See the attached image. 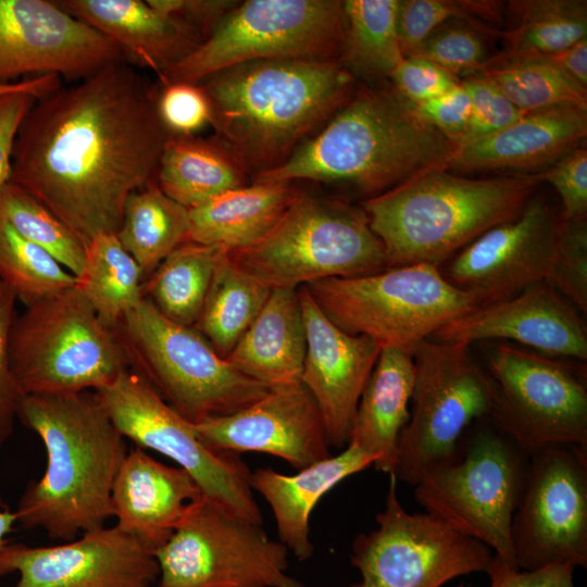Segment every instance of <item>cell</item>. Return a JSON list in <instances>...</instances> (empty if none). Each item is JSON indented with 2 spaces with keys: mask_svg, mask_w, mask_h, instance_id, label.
I'll return each instance as SVG.
<instances>
[{
  "mask_svg": "<svg viewBox=\"0 0 587 587\" xmlns=\"http://www.w3.org/2000/svg\"><path fill=\"white\" fill-rule=\"evenodd\" d=\"M157 87L125 61L35 101L16 133L10 182L84 243L116 234L132 192L155 182L170 138Z\"/></svg>",
  "mask_w": 587,
  "mask_h": 587,
  "instance_id": "6da1fadb",
  "label": "cell"
},
{
  "mask_svg": "<svg viewBox=\"0 0 587 587\" xmlns=\"http://www.w3.org/2000/svg\"><path fill=\"white\" fill-rule=\"evenodd\" d=\"M455 149L394 88L362 86L315 136L253 182L315 180L371 198L447 170Z\"/></svg>",
  "mask_w": 587,
  "mask_h": 587,
  "instance_id": "7a4b0ae2",
  "label": "cell"
},
{
  "mask_svg": "<svg viewBox=\"0 0 587 587\" xmlns=\"http://www.w3.org/2000/svg\"><path fill=\"white\" fill-rule=\"evenodd\" d=\"M17 417L47 454L42 476L20 498L17 522L65 540L104 526L113 516L112 487L127 450L96 394L26 395Z\"/></svg>",
  "mask_w": 587,
  "mask_h": 587,
  "instance_id": "3957f363",
  "label": "cell"
},
{
  "mask_svg": "<svg viewBox=\"0 0 587 587\" xmlns=\"http://www.w3.org/2000/svg\"><path fill=\"white\" fill-rule=\"evenodd\" d=\"M199 84L216 137L255 175L282 164L354 91V77L337 60L251 61Z\"/></svg>",
  "mask_w": 587,
  "mask_h": 587,
  "instance_id": "277c9868",
  "label": "cell"
},
{
  "mask_svg": "<svg viewBox=\"0 0 587 587\" xmlns=\"http://www.w3.org/2000/svg\"><path fill=\"white\" fill-rule=\"evenodd\" d=\"M542 184L540 172L471 178L441 168L366 198L361 209L383 243L387 268L441 267L484 233L516 217Z\"/></svg>",
  "mask_w": 587,
  "mask_h": 587,
  "instance_id": "5b68a950",
  "label": "cell"
},
{
  "mask_svg": "<svg viewBox=\"0 0 587 587\" xmlns=\"http://www.w3.org/2000/svg\"><path fill=\"white\" fill-rule=\"evenodd\" d=\"M530 454L490 419L474 422L454 455L427 469L414 485L417 503L517 567L510 538Z\"/></svg>",
  "mask_w": 587,
  "mask_h": 587,
  "instance_id": "8992f818",
  "label": "cell"
},
{
  "mask_svg": "<svg viewBox=\"0 0 587 587\" xmlns=\"http://www.w3.org/2000/svg\"><path fill=\"white\" fill-rule=\"evenodd\" d=\"M234 264L271 289L382 272V241L361 208L299 193L254 245L228 252Z\"/></svg>",
  "mask_w": 587,
  "mask_h": 587,
  "instance_id": "52a82bcc",
  "label": "cell"
},
{
  "mask_svg": "<svg viewBox=\"0 0 587 587\" xmlns=\"http://www.w3.org/2000/svg\"><path fill=\"white\" fill-rule=\"evenodd\" d=\"M11 364L24 396L96 391L129 369L115 329L100 320L78 286L16 315Z\"/></svg>",
  "mask_w": 587,
  "mask_h": 587,
  "instance_id": "ba28073f",
  "label": "cell"
},
{
  "mask_svg": "<svg viewBox=\"0 0 587 587\" xmlns=\"http://www.w3.org/2000/svg\"><path fill=\"white\" fill-rule=\"evenodd\" d=\"M114 329L129 367L193 424L239 411L268 390L232 366L195 327L171 322L145 298Z\"/></svg>",
  "mask_w": 587,
  "mask_h": 587,
  "instance_id": "9c48e42d",
  "label": "cell"
},
{
  "mask_svg": "<svg viewBox=\"0 0 587 587\" xmlns=\"http://www.w3.org/2000/svg\"><path fill=\"white\" fill-rule=\"evenodd\" d=\"M304 287L344 332L366 336L380 348L410 353L419 342L477 307L471 295L446 279L440 267L428 263L326 278Z\"/></svg>",
  "mask_w": 587,
  "mask_h": 587,
  "instance_id": "30bf717a",
  "label": "cell"
},
{
  "mask_svg": "<svg viewBox=\"0 0 587 587\" xmlns=\"http://www.w3.org/2000/svg\"><path fill=\"white\" fill-rule=\"evenodd\" d=\"M344 30L342 1H239L205 39L159 77V84H199L259 60L339 61Z\"/></svg>",
  "mask_w": 587,
  "mask_h": 587,
  "instance_id": "8fae6325",
  "label": "cell"
},
{
  "mask_svg": "<svg viewBox=\"0 0 587 587\" xmlns=\"http://www.w3.org/2000/svg\"><path fill=\"white\" fill-rule=\"evenodd\" d=\"M469 350L430 338L412 350V409L390 474L397 480L414 486L427 469L454 455L470 425L490 415L494 384Z\"/></svg>",
  "mask_w": 587,
  "mask_h": 587,
  "instance_id": "7c38bea8",
  "label": "cell"
},
{
  "mask_svg": "<svg viewBox=\"0 0 587 587\" xmlns=\"http://www.w3.org/2000/svg\"><path fill=\"white\" fill-rule=\"evenodd\" d=\"M486 371L494 384L489 419L529 454L551 445L587 447L584 362L511 344H489Z\"/></svg>",
  "mask_w": 587,
  "mask_h": 587,
  "instance_id": "4fadbf2b",
  "label": "cell"
},
{
  "mask_svg": "<svg viewBox=\"0 0 587 587\" xmlns=\"http://www.w3.org/2000/svg\"><path fill=\"white\" fill-rule=\"evenodd\" d=\"M288 552L261 524L202 496L154 551L158 587H305L287 573Z\"/></svg>",
  "mask_w": 587,
  "mask_h": 587,
  "instance_id": "5bb4252c",
  "label": "cell"
},
{
  "mask_svg": "<svg viewBox=\"0 0 587 587\" xmlns=\"http://www.w3.org/2000/svg\"><path fill=\"white\" fill-rule=\"evenodd\" d=\"M93 392L124 438L175 461L203 496L223 510L262 525L250 485L251 471L239 454L205 447L193 423L177 413L140 374L129 367Z\"/></svg>",
  "mask_w": 587,
  "mask_h": 587,
  "instance_id": "9a60e30c",
  "label": "cell"
},
{
  "mask_svg": "<svg viewBox=\"0 0 587 587\" xmlns=\"http://www.w3.org/2000/svg\"><path fill=\"white\" fill-rule=\"evenodd\" d=\"M376 524L352 542L350 560L361 578L349 587H441L455 577L486 572L494 555L489 547L436 516L408 512L392 475Z\"/></svg>",
  "mask_w": 587,
  "mask_h": 587,
  "instance_id": "2e32d148",
  "label": "cell"
},
{
  "mask_svg": "<svg viewBox=\"0 0 587 587\" xmlns=\"http://www.w3.org/2000/svg\"><path fill=\"white\" fill-rule=\"evenodd\" d=\"M521 570L587 567V447L551 445L530 453L510 529Z\"/></svg>",
  "mask_w": 587,
  "mask_h": 587,
  "instance_id": "e0dca14e",
  "label": "cell"
},
{
  "mask_svg": "<svg viewBox=\"0 0 587 587\" xmlns=\"http://www.w3.org/2000/svg\"><path fill=\"white\" fill-rule=\"evenodd\" d=\"M563 225L561 211L536 193L516 217L476 238L441 273L477 307L505 300L548 279Z\"/></svg>",
  "mask_w": 587,
  "mask_h": 587,
  "instance_id": "ac0fdd59",
  "label": "cell"
},
{
  "mask_svg": "<svg viewBox=\"0 0 587 587\" xmlns=\"http://www.w3.org/2000/svg\"><path fill=\"white\" fill-rule=\"evenodd\" d=\"M117 61L112 41L55 1L0 0V85L23 75L84 79Z\"/></svg>",
  "mask_w": 587,
  "mask_h": 587,
  "instance_id": "d6986e66",
  "label": "cell"
},
{
  "mask_svg": "<svg viewBox=\"0 0 587 587\" xmlns=\"http://www.w3.org/2000/svg\"><path fill=\"white\" fill-rule=\"evenodd\" d=\"M17 573L13 587H158L154 552L117 526L50 547L7 545L0 575Z\"/></svg>",
  "mask_w": 587,
  "mask_h": 587,
  "instance_id": "ffe728a7",
  "label": "cell"
},
{
  "mask_svg": "<svg viewBox=\"0 0 587 587\" xmlns=\"http://www.w3.org/2000/svg\"><path fill=\"white\" fill-rule=\"evenodd\" d=\"M193 427L213 451L268 453L298 471L333 455L317 403L301 382L268 389L248 407Z\"/></svg>",
  "mask_w": 587,
  "mask_h": 587,
  "instance_id": "44dd1931",
  "label": "cell"
},
{
  "mask_svg": "<svg viewBox=\"0 0 587 587\" xmlns=\"http://www.w3.org/2000/svg\"><path fill=\"white\" fill-rule=\"evenodd\" d=\"M307 349L300 382L317 403L332 448L348 445L362 391L382 348L335 325L309 290L298 288Z\"/></svg>",
  "mask_w": 587,
  "mask_h": 587,
  "instance_id": "7402d4cb",
  "label": "cell"
},
{
  "mask_svg": "<svg viewBox=\"0 0 587 587\" xmlns=\"http://www.w3.org/2000/svg\"><path fill=\"white\" fill-rule=\"evenodd\" d=\"M430 339L470 347L482 340H512L533 351L586 362L587 334L576 309L547 280L517 295L475 307Z\"/></svg>",
  "mask_w": 587,
  "mask_h": 587,
  "instance_id": "603a6c76",
  "label": "cell"
},
{
  "mask_svg": "<svg viewBox=\"0 0 587 587\" xmlns=\"http://www.w3.org/2000/svg\"><path fill=\"white\" fill-rule=\"evenodd\" d=\"M202 496L187 471L157 461L136 446L127 451L113 483L115 526L154 552Z\"/></svg>",
  "mask_w": 587,
  "mask_h": 587,
  "instance_id": "cb8c5ba5",
  "label": "cell"
},
{
  "mask_svg": "<svg viewBox=\"0 0 587 587\" xmlns=\"http://www.w3.org/2000/svg\"><path fill=\"white\" fill-rule=\"evenodd\" d=\"M586 137L587 110L561 107L529 112L495 134L457 147L447 170L537 173L583 146Z\"/></svg>",
  "mask_w": 587,
  "mask_h": 587,
  "instance_id": "d4e9b609",
  "label": "cell"
},
{
  "mask_svg": "<svg viewBox=\"0 0 587 587\" xmlns=\"http://www.w3.org/2000/svg\"><path fill=\"white\" fill-rule=\"evenodd\" d=\"M55 1V0H54ZM65 12L112 41L123 60L160 77L190 53L201 37L142 0H57Z\"/></svg>",
  "mask_w": 587,
  "mask_h": 587,
  "instance_id": "484cf974",
  "label": "cell"
},
{
  "mask_svg": "<svg viewBox=\"0 0 587 587\" xmlns=\"http://www.w3.org/2000/svg\"><path fill=\"white\" fill-rule=\"evenodd\" d=\"M373 458L353 444L337 455L285 475L272 467H258L250 485L270 504L280 541L304 561L314 553L310 539V516L320 499L345 478L373 465Z\"/></svg>",
  "mask_w": 587,
  "mask_h": 587,
  "instance_id": "4316f807",
  "label": "cell"
},
{
  "mask_svg": "<svg viewBox=\"0 0 587 587\" xmlns=\"http://www.w3.org/2000/svg\"><path fill=\"white\" fill-rule=\"evenodd\" d=\"M307 339L298 289L274 288L225 359L267 389L300 382Z\"/></svg>",
  "mask_w": 587,
  "mask_h": 587,
  "instance_id": "83f0119b",
  "label": "cell"
},
{
  "mask_svg": "<svg viewBox=\"0 0 587 587\" xmlns=\"http://www.w3.org/2000/svg\"><path fill=\"white\" fill-rule=\"evenodd\" d=\"M414 378L410 352L382 348L360 397L348 442L371 455L376 471L394 472L399 438L410 416Z\"/></svg>",
  "mask_w": 587,
  "mask_h": 587,
  "instance_id": "f1b7e54d",
  "label": "cell"
},
{
  "mask_svg": "<svg viewBox=\"0 0 587 587\" xmlns=\"http://www.w3.org/2000/svg\"><path fill=\"white\" fill-rule=\"evenodd\" d=\"M300 192L291 183H262L227 191L189 210L188 241L227 252L261 240Z\"/></svg>",
  "mask_w": 587,
  "mask_h": 587,
  "instance_id": "f546056e",
  "label": "cell"
},
{
  "mask_svg": "<svg viewBox=\"0 0 587 587\" xmlns=\"http://www.w3.org/2000/svg\"><path fill=\"white\" fill-rule=\"evenodd\" d=\"M247 173L239 158L216 136L170 137L155 183L167 197L192 209L245 186Z\"/></svg>",
  "mask_w": 587,
  "mask_h": 587,
  "instance_id": "4dcf8cb0",
  "label": "cell"
},
{
  "mask_svg": "<svg viewBox=\"0 0 587 587\" xmlns=\"http://www.w3.org/2000/svg\"><path fill=\"white\" fill-rule=\"evenodd\" d=\"M505 8L511 23L499 33L504 49L489 62L542 57L586 38L585 0H517Z\"/></svg>",
  "mask_w": 587,
  "mask_h": 587,
  "instance_id": "1f68e13d",
  "label": "cell"
},
{
  "mask_svg": "<svg viewBox=\"0 0 587 587\" xmlns=\"http://www.w3.org/2000/svg\"><path fill=\"white\" fill-rule=\"evenodd\" d=\"M189 232V210L153 182L129 195L116 236L147 278L171 252L188 241Z\"/></svg>",
  "mask_w": 587,
  "mask_h": 587,
  "instance_id": "d6a6232c",
  "label": "cell"
},
{
  "mask_svg": "<svg viewBox=\"0 0 587 587\" xmlns=\"http://www.w3.org/2000/svg\"><path fill=\"white\" fill-rule=\"evenodd\" d=\"M223 250L191 241L180 245L142 283L143 298L171 322L195 327Z\"/></svg>",
  "mask_w": 587,
  "mask_h": 587,
  "instance_id": "836d02e7",
  "label": "cell"
},
{
  "mask_svg": "<svg viewBox=\"0 0 587 587\" xmlns=\"http://www.w3.org/2000/svg\"><path fill=\"white\" fill-rule=\"evenodd\" d=\"M271 290L238 268L223 250L195 328L226 359L260 313Z\"/></svg>",
  "mask_w": 587,
  "mask_h": 587,
  "instance_id": "e575fe53",
  "label": "cell"
},
{
  "mask_svg": "<svg viewBox=\"0 0 587 587\" xmlns=\"http://www.w3.org/2000/svg\"><path fill=\"white\" fill-rule=\"evenodd\" d=\"M398 1H342L345 30L339 62L354 78L389 79L404 59L397 34Z\"/></svg>",
  "mask_w": 587,
  "mask_h": 587,
  "instance_id": "d590c367",
  "label": "cell"
},
{
  "mask_svg": "<svg viewBox=\"0 0 587 587\" xmlns=\"http://www.w3.org/2000/svg\"><path fill=\"white\" fill-rule=\"evenodd\" d=\"M142 273L116 234H100L86 246L77 286L100 320L115 328L143 299Z\"/></svg>",
  "mask_w": 587,
  "mask_h": 587,
  "instance_id": "8d00e7d4",
  "label": "cell"
},
{
  "mask_svg": "<svg viewBox=\"0 0 587 587\" xmlns=\"http://www.w3.org/2000/svg\"><path fill=\"white\" fill-rule=\"evenodd\" d=\"M475 74L524 113L561 107L587 110V89L541 57L491 61Z\"/></svg>",
  "mask_w": 587,
  "mask_h": 587,
  "instance_id": "74e56055",
  "label": "cell"
},
{
  "mask_svg": "<svg viewBox=\"0 0 587 587\" xmlns=\"http://www.w3.org/2000/svg\"><path fill=\"white\" fill-rule=\"evenodd\" d=\"M0 220L51 254L76 278L82 274L85 243L45 205L10 180L0 189Z\"/></svg>",
  "mask_w": 587,
  "mask_h": 587,
  "instance_id": "f35d334b",
  "label": "cell"
},
{
  "mask_svg": "<svg viewBox=\"0 0 587 587\" xmlns=\"http://www.w3.org/2000/svg\"><path fill=\"white\" fill-rule=\"evenodd\" d=\"M0 280L26 307L77 286L51 254L0 220Z\"/></svg>",
  "mask_w": 587,
  "mask_h": 587,
  "instance_id": "ab89813d",
  "label": "cell"
},
{
  "mask_svg": "<svg viewBox=\"0 0 587 587\" xmlns=\"http://www.w3.org/2000/svg\"><path fill=\"white\" fill-rule=\"evenodd\" d=\"M504 2L489 0H399L397 34L404 58L436 29L451 21L497 25L504 15Z\"/></svg>",
  "mask_w": 587,
  "mask_h": 587,
  "instance_id": "60d3db41",
  "label": "cell"
},
{
  "mask_svg": "<svg viewBox=\"0 0 587 587\" xmlns=\"http://www.w3.org/2000/svg\"><path fill=\"white\" fill-rule=\"evenodd\" d=\"M500 30L482 22L451 21L430 34L409 57L428 60L462 79L489 62V38H499Z\"/></svg>",
  "mask_w": 587,
  "mask_h": 587,
  "instance_id": "b9f144b4",
  "label": "cell"
},
{
  "mask_svg": "<svg viewBox=\"0 0 587 587\" xmlns=\"http://www.w3.org/2000/svg\"><path fill=\"white\" fill-rule=\"evenodd\" d=\"M155 108L170 137L196 136L212 124V105L200 84H159Z\"/></svg>",
  "mask_w": 587,
  "mask_h": 587,
  "instance_id": "7bdbcfd3",
  "label": "cell"
},
{
  "mask_svg": "<svg viewBox=\"0 0 587 587\" xmlns=\"http://www.w3.org/2000/svg\"><path fill=\"white\" fill-rule=\"evenodd\" d=\"M575 309L587 313V221H564L560 249L547 279Z\"/></svg>",
  "mask_w": 587,
  "mask_h": 587,
  "instance_id": "ee69618b",
  "label": "cell"
},
{
  "mask_svg": "<svg viewBox=\"0 0 587 587\" xmlns=\"http://www.w3.org/2000/svg\"><path fill=\"white\" fill-rule=\"evenodd\" d=\"M461 82L470 96L471 117L466 133L457 147L495 134L525 114L485 77L473 74Z\"/></svg>",
  "mask_w": 587,
  "mask_h": 587,
  "instance_id": "f6af8a7d",
  "label": "cell"
},
{
  "mask_svg": "<svg viewBox=\"0 0 587 587\" xmlns=\"http://www.w3.org/2000/svg\"><path fill=\"white\" fill-rule=\"evenodd\" d=\"M542 183L550 184L561 200L564 221L587 217V150L585 145L564 154L540 171Z\"/></svg>",
  "mask_w": 587,
  "mask_h": 587,
  "instance_id": "bcb514c9",
  "label": "cell"
},
{
  "mask_svg": "<svg viewBox=\"0 0 587 587\" xmlns=\"http://www.w3.org/2000/svg\"><path fill=\"white\" fill-rule=\"evenodd\" d=\"M16 300L13 291L0 280V444L11 435L24 397L11 364V332L16 317Z\"/></svg>",
  "mask_w": 587,
  "mask_h": 587,
  "instance_id": "7dc6e473",
  "label": "cell"
},
{
  "mask_svg": "<svg viewBox=\"0 0 587 587\" xmlns=\"http://www.w3.org/2000/svg\"><path fill=\"white\" fill-rule=\"evenodd\" d=\"M389 79L392 88L414 105L441 96L461 82L435 63L419 57L404 58Z\"/></svg>",
  "mask_w": 587,
  "mask_h": 587,
  "instance_id": "c3c4849f",
  "label": "cell"
},
{
  "mask_svg": "<svg viewBox=\"0 0 587 587\" xmlns=\"http://www.w3.org/2000/svg\"><path fill=\"white\" fill-rule=\"evenodd\" d=\"M421 116L457 146L471 117V100L462 82L441 96L415 105Z\"/></svg>",
  "mask_w": 587,
  "mask_h": 587,
  "instance_id": "681fc988",
  "label": "cell"
},
{
  "mask_svg": "<svg viewBox=\"0 0 587 587\" xmlns=\"http://www.w3.org/2000/svg\"><path fill=\"white\" fill-rule=\"evenodd\" d=\"M575 569L571 564H555L521 570L494 553L485 573L490 579L489 587H576Z\"/></svg>",
  "mask_w": 587,
  "mask_h": 587,
  "instance_id": "f907efd6",
  "label": "cell"
},
{
  "mask_svg": "<svg viewBox=\"0 0 587 587\" xmlns=\"http://www.w3.org/2000/svg\"><path fill=\"white\" fill-rule=\"evenodd\" d=\"M158 11L192 28L205 39L217 23L239 1L232 0H147Z\"/></svg>",
  "mask_w": 587,
  "mask_h": 587,
  "instance_id": "816d5d0a",
  "label": "cell"
},
{
  "mask_svg": "<svg viewBox=\"0 0 587 587\" xmlns=\"http://www.w3.org/2000/svg\"><path fill=\"white\" fill-rule=\"evenodd\" d=\"M38 97L29 91L0 96V189L10 180L13 143L21 123Z\"/></svg>",
  "mask_w": 587,
  "mask_h": 587,
  "instance_id": "f5cc1de1",
  "label": "cell"
},
{
  "mask_svg": "<svg viewBox=\"0 0 587 587\" xmlns=\"http://www.w3.org/2000/svg\"><path fill=\"white\" fill-rule=\"evenodd\" d=\"M541 58L552 62L576 84L587 89V38Z\"/></svg>",
  "mask_w": 587,
  "mask_h": 587,
  "instance_id": "db71d44e",
  "label": "cell"
},
{
  "mask_svg": "<svg viewBox=\"0 0 587 587\" xmlns=\"http://www.w3.org/2000/svg\"><path fill=\"white\" fill-rule=\"evenodd\" d=\"M61 87V77L59 75L47 74L8 85H0V96L16 91H29L35 93L38 99H41L57 91Z\"/></svg>",
  "mask_w": 587,
  "mask_h": 587,
  "instance_id": "11a10c76",
  "label": "cell"
},
{
  "mask_svg": "<svg viewBox=\"0 0 587 587\" xmlns=\"http://www.w3.org/2000/svg\"><path fill=\"white\" fill-rule=\"evenodd\" d=\"M16 522L15 511L0 510V552L8 545L5 537L13 530Z\"/></svg>",
  "mask_w": 587,
  "mask_h": 587,
  "instance_id": "9f6ffc18",
  "label": "cell"
},
{
  "mask_svg": "<svg viewBox=\"0 0 587 587\" xmlns=\"http://www.w3.org/2000/svg\"><path fill=\"white\" fill-rule=\"evenodd\" d=\"M458 587H470V586H466L464 583H461L458 585Z\"/></svg>",
  "mask_w": 587,
  "mask_h": 587,
  "instance_id": "6f0895ef",
  "label": "cell"
}]
</instances>
